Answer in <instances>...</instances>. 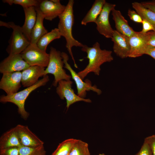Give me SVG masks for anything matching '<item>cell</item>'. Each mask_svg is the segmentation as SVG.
<instances>
[{"mask_svg": "<svg viewBox=\"0 0 155 155\" xmlns=\"http://www.w3.org/2000/svg\"><path fill=\"white\" fill-rule=\"evenodd\" d=\"M81 50L87 53V58L89 60L88 63L85 68L78 73L82 80L90 72L99 75L101 65L104 63L110 62L113 60L112 51L102 49L98 42H95L91 47L84 45Z\"/></svg>", "mask_w": 155, "mask_h": 155, "instance_id": "6da1fadb", "label": "cell"}, {"mask_svg": "<svg viewBox=\"0 0 155 155\" xmlns=\"http://www.w3.org/2000/svg\"><path fill=\"white\" fill-rule=\"evenodd\" d=\"M74 3L73 0L68 1L65 11L58 17L59 21L58 28L61 36L65 38L66 41V47L73 61L74 66L78 68L72 53V48L74 46L82 47L84 44L75 39L72 34L74 22Z\"/></svg>", "mask_w": 155, "mask_h": 155, "instance_id": "7a4b0ae2", "label": "cell"}, {"mask_svg": "<svg viewBox=\"0 0 155 155\" xmlns=\"http://www.w3.org/2000/svg\"><path fill=\"white\" fill-rule=\"evenodd\" d=\"M49 80L48 75L44 76L34 85L27 87L22 90L11 95H1L0 97V102L3 103L11 102L15 104L18 107L19 114L23 118L26 119L29 116V113L25 108L26 100L33 91L41 86L45 85Z\"/></svg>", "mask_w": 155, "mask_h": 155, "instance_id": "3957f363", "label": "cell"}, {"mask_svg": "<svg viewBox=\"0 0 155 155\" xmlns=\"http://www.w3.org/2000/svg\"><path fill=\"white\" fill-rule=\"evenodd\" d=\"M49 54V62L45 69L44 76L48 74L54 75L53 85L55 87L57 86L59 82L61 80H70L71 76L67 74L63 68L64 63L61 52L51 47Z\"/></svg>", "mask_w": 155, "mask_h": 155, "instance_id": "277c9868", "label": "cell"}, {"mask_svg": "<svg viewBox=\"0 0 155 155\" xmlns=\"http://www.w3.org/2000/svg\"><path fill=\"white\" fill-rule=\"evenodd\" d=\"M0 26L11 28L13 32L7 51L9 55L20 54L30 44L24 35L21 27L13 22H5L0 21Z\"/></svg>", "mask_w": 155, "mask_h": 155, "instance_id": "5b68a950", "label": "cell"}, {"mask_svg": "<svg viewBox=\"0 0 155 155\" xmlns=\"http://www.w3.org/2000/svg\"><path fill=\"white\" fill-rule=\"evenodd\" d=\"M22 59L30 66L47 67L49 54L40 49L37 44L30 43L21 54Z\"/></svg>", "mask_w": 155, "mask_h": 155, "instance_id": "8992f818", "label": "cell"}, {"mask_svg": "<svg viewBox=\"0 0 155 155\" xmlns=\"http://www.w3.org/2000/svg\"><path fill=\"white\" fill-rule=\"evenodd\" d=\"M61 55L65 64L64 67L69 71L71 77L75 83L77 90V94L78 96L84 98L86 96L87 91L90 90L96 93L98 95L102 93L101 90L97 88L95 85L92 86L91 82L89 80L86 79L84 82L83 81L78 73L72 69L68 63L67 61L69 58L66 53L62 52Z\"/></svg>", "mask_w": 155, "mask_h": 155, "instance_id": "52a82bcc", "label": "cell"}, {"mask_svg": "<svg viewBox=\"0 0 155 155\" xmlns=\"http://www.w3.org/2000/svg\"><path fill=\"white\" fill-rule=\"evenodd\" d=\"M73 83L70 80H61L59 82L56 89V93L60 98L62 100L65 99L67 109L71 104L77 102L82 101L91 102V100L90 99L81 98L75 94L72 88Z\"/></svg>", "mask_w": 155, "mask_h": 155, "instance_id": "ba28073f", "label": "cell"}, {"mask_svg": "<svg viewBox=\"0 0 155 155\" xmlns=\"http://www.w3.org/2000/svg\"><path fill=\"white\" fill-rule=\"evenodd\" d=\"M115 6V4L106 2L95 22L98 32L107 38H111L114 32L109 22V16Z\"/></svg>", "mask_w": 155, "mask_h": 155, "instance_id": "9c48e42d", "label": "cell"}, {"mask_svg": "<svg viewBox=\"0 0 155 155\" xmlns=\"http://www.w3.org/2000/svg\"><path fill=\"white\" fill-rule=\"evenodd\" d=\"M30 66L20 54L9 55L0 63V72L3 74L20 71Z\"/></svg>", "mask_w": 155, "mask_h": 155, "instance_id": "30bf717a", "label": "cell"}, {"mask_svg": "<svg viewBox=\"0 0 155 155\" xmlns=\"http://www.w3.org/2000/svg\"><path fill=\"white\" fill-rule=\"evenodd\" d=\"M44 19L52 21L59 17L65 11L66 6L62 5L59 0H40L37 7Z\"/></svg>", "mask_w": 155, "mask_h": 155, "instance_id": "8fae6325", "label": "cell"}, {"mask_svg": "<svg viewBox=\"0 0 155 155\" xmlns=\"http://www.w3.org/2000/svg\"><path fill=\"white\" fill-rule=\"evenodd\" d=\"M22 76L21 71L3 73L0 81V89L7 95L17 92L21 87Z\"/></svg>", "mask_w": 155, "mask_h": 155, "instance_id": "7c38bea8", "label": "cell"}, {"mask_svg": "<svg viewBox=\"0 0 155 155\" xmlns=\"http://www.w3.org/2000/svg\"><path fill=\"white\" fill-rule=\"evenodd\" d=\"M129 38L130 51L129 57L136 58L144 54L148 45L146 33L136 32Z\"/></svg>", "mask_w": 155, "mask_h": 155, "instance_id": "4fadbf2b", "label": "cell"}, {"mask_svg": "<svg viewBox=\"0 0 155 155\" xmlns=\"http://www.w3.org/2000/svg\"><path fill=\"white\" fill-rule=\"evenodd\" d=\"M111 39L113 42V51L117 55L122 59L129 57L130 51L129 37L114 30Z\"/></svg>", "mask_w": 155, "mask_h": 155, "instance_id": "5bb4252c", "label": "cell"}, {"mask_svg": "<svg viewBox=\"0 0 155 155\" xmlns=\"http://www.w3.org/2000/svg\"><path fill=\"white\" fill-rule=\"evenodd\" d=\"M21 145L35 147L44 145V142L27 126L18 124L15 127Z\"/></svg>", "mask_w": 155, "mask_h": 155, "instance_id": "9a60e30c", "label": "cell"}, {"mask_svg": "<svg viewBox=\"0 0 155 155\" xmlns=\"http://www.w3.org/2000/svg\"><path fill=\"white\" fill-rule=\"evenodd\" d=\"M45 67L38 66H30L22 72L21 84L24 87L31 86L44 76Z\"/></svg>", "mask_w": 155, "mask_h": 155, "instance_id": "2e32d148", "label": "cell"}, {"mask_svg": "<svg viewBox=\"0 0 155 155\" xmlns=\"http://www.w3.org/2000/svg\"><path fill=\"white\" fill-rule=\"evenodd\" d=\"M111 11L116 30L129 38L133 35L136 31L129 26L120 11L114 9Z\"/></svg>", "mask_w": 155, "mask_h": 155, "instance_id": "e0dca14e", "label": "cell"}, {"mask_svg": "<svg viewBox=\"0 0 155 155\" xmlns=\"http://www.w3.org/2000/svg\"><path fill=\"white\" fill-rule=\"evenodd\" d=\"M23 9L25 20L23 25L21 27L22 29L25 36L30 42L32 31L36 20L37 12L34 7Z\"/></svg>", "mask_w": 155, "mask_h": 155, "instance_id": "ac0fdd59", "label": "cell"}, {"mask_svg": "<svg viewBox=\"0 0 155 155\" xmlns=\"http://www.w3.org/2000/svg\"><path fill=\"white\" fill-rule=\"evenodd\" d=\"M22 146L15 127L3 133L0 138V149Z\"/></svg>", "mask_w": 155, "mask_h": 155, "instance_id": "d6986e66", "label": "cell"}, {"mask_svg": "<svg viewBox=\"0 0 155 155\" xmlns=\"http://www.w3.org/2000/svg\"><path fill=\"white\" fill-rule=\"evenodd\" d=\"M37 19L35 25L31 32L30 43L37 44L40 38L48 32L43 24L44 17L38 7H35Z\"/></svg>", "mask_w": 155, "mask_h": 155, "instance_id": "ffe728a7", "label": "cell"}, {"mask_svg": "<svg viewBox=\"0 0 155 155\" xmlns=\"http://www.w3.org/2000/svg\"><path fill=\"white\" fill-rule=\"evenodd\" d=\"M105 0H96L90 9L82 20L81 24L86 26L90 22H94L106 3Z\"/></svg>", "mask_w": 155, "mask_h": 155, "instance_id": "44dd1931", "label": "cell"}, {"mask_svg": "<svg viewBox=\"0 0 155 155\" xmlns=\"http://www.w3.org/2000/svg\"><path fill=\"white\" fill-rule=\"evenodd\" d=\"M132 7L141 17L150 23L155 28V13L143 6L141 3L135 2L132 3Z\"/></svg>", "mask_w": 155, "mask_h": 155, "instance_id": "7402d4cb", "label": "cell"}, {"mask_svg": "<svg viewBox=\"0 0 155 155\" xmlns=\"http://www.w3.org/2000/svg\"><path fill=\"white\" fill-rule=\"evenodd\" d=\"M61 36L58 28L52 29L42 36L38 42V46L42 51L46 52L47 47L52 41L60 38Z\"/></svg>", "mask_w": 155, "mask_h": 155, "instance_id": "603a6c76", "label": "cell"}, {"mask_svg": "<svg viewBox=\"0 0 155 155\" xmlns=\"http://www.w3.org/2000/svg\"><path fill=\"white\" fill-rule=\"evenodd\" d=\"M77 139L70 138L60 143L51 155H69Z\"/></svg>", "mask_w": 155, "mask_h": 155, "instance_id": "cb8c5ba5", "label": "cell"}, {"mask_svg": "<svg viewBox=\"0 0 155 155\" xmlns=\"http://www.w3.org/2000/svg\"><path fill=\"white\" fill-rule=\"evenodd\" d=\"M69 155H90L88 144L81 140L77 139Z\"/></svg>", "mask_w": 155, "mask_h": 155, "instance_id": "d4e9b609", "label": "cell"}, {"mask_svg": "<svg viewBox=\"0 0 155 155\" xmlns=\"http://www.w3.org/2000/svg\"><path fill=\"white\" fill-rule=\"evenodd\" d=\"M19 155H46L44 145L31 147L21 146L19 147Z\"/></svg>", "mask_w": 155, "mask_h": 155, "instance_id": "484cf974", "label": "cell"}, {"mask_svg": "<svg viewBox=\"0 0 155 155\" xmlns=\"http://www.w3.org/2000/svg\"><path fill=\"white\" fill-rule=\"evenodd\" d=\"M3 2L10 5L13 4H18L22 6L23 8L31 7H38L40 0H3Z\"/></svg>", "mask_w": 155, "mask_h": 155, "instance_id": "4316f807", "label": "cell"}, {"mask_svg": "<svg viewBox=\"0 0 155 155\" xmlns=\"http://www.w3.org/2000/svg\"><path fill=\"white\" fill-rule=\"evenodd\" d=\"M19 147H14L0 149V155H19Z\"/></svg>", "mask_w": 155, "mask_h": 155, "instance_id": "83f0119b", "label": "cell"}, {"mask_svg": "<svg viewBox=\"0 0 155 155\" xmlns=\"http://www.w3.org/2000/svg\"><path fill=\"white\" fill-rule=\"evenodd\" d=\"M127 15L130 19L135 22L142 23L143 20L139 15L135 11L129 9L127 12Z\"/></svg>", "mask_w": 155, "mask_h": 155, "instance_id": "f1b7e54d", "label": "cell"}, {"mask_svg": "<svg viewBox=\"0 0 155 155\" xmlns=\"http://www.w3.org/2000/svg\"><path fill=\"white\" fill-rule=\"evenodd\" d=\"M135 155H152L150 148L145 141L144 140L140 150Z\"/></svg>", "mask_w": 155, "mask_h": 155, "instance_id": "f546056e", "label": "cell"}, {"mask_svg": "<svg viewBox=\"0 0 155 155\" xmlns=\"http://www.w3.org/2000/svg\"><path fill=\"white\" fill-rule=\"evenodd\" d=\"M142 29L140 32L144 34L152 31H155V28L150 22L145 20H143L142 23Z\"/></svg>", "mask_w": 155, "mask_h": 155, "instance_id": "4dcf8cb0", "label": "cell"}, {"mask_svg": "<svg viewBox=\"0 0 155 155\" xmlns=\"http://www.w3.org/2000/svg\"><path fill=\"white\" fill-rule=\"evenodd\" d=\"M144 140L147 142L149 145L152 155H155V134L146 137Z\"/></svg>", "mask_w": 155, "mask_h": 155, "instance_id": "1f68e13d", "label": "cell"}, {"mask_svg": "<svg viewBox=\"0 0 155 155\" xmlns=\"http://www.w3.org/2000/svg\"><path fill=\"white\" fill-rule=\"evenodd\" d=\"M146 35L148 45L155 46V31H149Z\"/></svg>", "mask_w": 155, "mask_h": 155, "instance_id": "d6a6232c", "label": "cell"}, {"mask_svg": "<svg viewBox=\"0 0 155 155\" xmlns=\"http://www.w3.org/2000/svg\"><path fill=\"white\" fill-rule=\"evenodd\" d=\"M141 3L144 7L155 13V0L143 1Z\"/></svg>", "mask_w": 155, "mask_h": 155, "instance_id": "836d02e7", "label": "cell"}, {"mask_svg": "<svg viewBox=\"0 0 155 155\" xmlns=\"http://www.w3.org/2000/svg\"><path fill=\"white\" fill-rule=\"evenodd\" d=\"M144 54L150 56L155 60V46L148 45Z\"/></svg>", "mask_w": 155, "mask_h": 155, "instance_id": "e575fe53", "label": "cell"}, {"mask_svg": "<svg viewBox=\"0 0 155 155\" xmlns=\"http://www.w3.org/2000/svg\"><path fill=\"white\" fill-rule=\"evenodd\" d=\"M98 155H105V154L104 153L100 154Z\"/></svg>", "mask_w": 155, "mask_h": 155, "instance_id": "d590c367", "label": "cell"}]
</instances>
